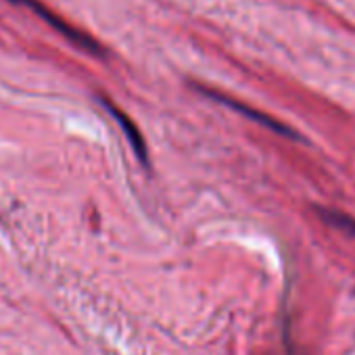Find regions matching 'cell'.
<instances>
[{"label": "cell", "instance_id": "277c9868", "mask_svg": "<svg viewBox=\"0 0 355 355\" xmlns=\"http://www.w3.org/2000/svg\"><path fill=\"white\" fill-rule=\"evenodd\" d=\"M320 214H322V218H324L326 224H330V226H334V228H338L345 234H349V236L355 239V220L351 216L340 214V211H334V209H320Z\"/></svg>", "mask_w": 355, "mask_h": 355}, {"label": "cell", "instance_id": "7a4b0ae2", "mask_svg": "<svg viewBox=\"0 0 355 355\" xmlns=\"http://www.w3.org/2000/svg\"><path fill=\"white\" fill-rule=\"evenodd\" d=\"M197 88H199L205 96H209V98H214V101H218V103H222V105H226V107H230V109L239 111L241 115H245V117H249V119H253V121L261 123L263 128H268V130H272V132H276V134H280V136H286V138H299V134H297L295 130H291L288 125L280 123L278 119H274V117H270V115H266V113H261V111H257V109H251V107L243 105L241 101H234V98H230V96H226V94L214 92V90L203 88V86H197Z\"/></svg>", "mask_w": 355, "mask_h": 355}, {"label": "cell", "instance_id": "6da1fadb", "mask_svg": "<svg viewBox=\"0 0 355 355\" xmlns=\"http://www.w3.org/2000/svg\"><path fill=\"white\" fill-rule=\"evenodd\" d=\"M13 5H21V7H28L34 15H38L42 21H46L55 32H59L61 36H65L69 42H73L76 46H80L82 51L94 55V57H103L105 55V49L88 34L80 32L78 28H73L71 24H67L65 19H61L57 13H53L46 5H42L40 0H9Z\"/></svg>", "mask_w": 355, "mask_h": 355}, {"label": "cell", "instance_id": "3957f363", "mask_svg": "<svg viewBox=\"0 0 355 355\" xmlns=\"http://www.w3.org/2000/svg\"><path fill=\"white\" fill-rule=\"evenodd\" d=\"M105 103V107L109 109V113L115 117V121L121 125V130L125 132V138L130 140V144H132V148H134V153H136V157L142 161V163H146V146H144V140H142V136H140V132H138V128H136V123L123 113V111H119L115 105H111L109 101H103Z\"/></svg>", "mask_w": 355, "mask_h": 355}]
</instances>
